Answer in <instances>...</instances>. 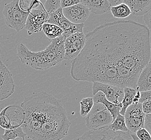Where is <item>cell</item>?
<instances>
[{
    "label": "cell",
    "mask_w": 151,
    "mask_h": 140,
    "mask_svg": "<svg viewBox=\"0 0 151 140\" xmlns=\"http://www.w3.org/2000/svg\"><path fill=\"white\" fill-rule=\"evenodd\" d=\"M117 70L140 73L150 61V30L132 20L105 23L86 35Z\"/></svg>",
    "instance_id": "1"
},
{
    "label": "cell",
    "mask_w": 151,
    "mask_h": 140,
    "mask_svg": "<svg viewBox=\"0 0 151 140\" xmlns=\"http://www.w3.org/2000/svg\"><path fill=\"white\" fill-rule=\"evenodd\" d=\"M70 73L78 82H100L119 87L117 69L86 43L79 56L71 61Z\"/></svg>",
    "instance_id": "2"
},
{
    "label": "cell",
    "mask_w": 151,
    "mask_h": 140,
    "mask_svg": "<svg viewBox=\"0 0 151 140\" xmlns=\"http://www.w3.org/2000/svg\"><path fill=\"white\" fill-rule=\"evenodd\" d=\"M62 105L60 100L44 91L26 97L21 105L24 113L21 127L24 133L35 140L42 125Z\"/></svg>",
    "instance_id": "3"
},
{
    "label": "cell",
    "mask_w": 151,
    "mask_h": 140,
    "mask_svg": "<svg viewBox=\"0 0 151 140\" xmlns=\"http://www.w3.org/2000/svg\"><path fill=\"white\" fill-rule=\"evenodd\" d=\"M62 35L50 40V45L42 51L32 52L22 43L16 47L18 57L23 64L37 70H46L64 60V42Z\"/></svg>",
    "instance_id": "4"
},
{
    "label": "cell",
    "mask_w": 151,
    "mask_h": 140,
    "mask_svg": "<svg viewBox=\"0 0 151 140\" xmlns=\"http://www.w3.org/2000/svg\"><path fill=\"white\" fill-rule=\"evenodd\" d=\"M19 0H14L4 5L3 15L6 24L8 27L19 32L25 27L29 12H25L20 9Z\"/></svg>",
    "instance_id": "5"
},
{
    "label": "cell",
    "mask_w": 151,
    "mask_h": 140,
    "mask_svg": "<svg viewBox=\"0 0 151 140\" xmlns=\"http://www.w3.org/2000/svg\"><path fill=\"white\" fill-rule=\"evenodd\" d=\"M86 125L90 130H99L109 127L113 122L111 115L105 106L100 103L94 104L85 118Z\"/></svg>",
    "instance_id": "6"
},
{
    "label": "cell",
    "mask_w": 151,
    "mask_h": 140,
    "mask_svg": "<svg viewBox=\"0 0 151 140\" xmlns=\"http://www.w3.org/2000/svg\"><path fill=\"white\" fill-rule=\"evenodd\" d=\"M24 121V113L20 106L10 105L0 112V127L4 129L21 127Z\"/></svg>",
    "instance_id": "7"
},
{
    "label": "cell",
    "mask_w": 151,
    "mask_h": 140,
    "mask_svg": "<svg viewBox=\"0 0 151 140\" xmlns=\"http://www.w3.org/2000/svg\"><path fill=\"white\" fill-rule=\"evenodd\" d=\"M47 23L55 25L64 31L62 35H63L66 39L73 34L78 32L83 33V29L85 25L84 24L76 25L70 22L65 17L62 8H60L55 12L50 14Z\"/></svg>",
    "instance_id": "8"
},
{
    "label": "cell",
    "mask_w": 151,
    "mask_h": 140,
    "mask_svg": "<svg viewBox=\"0 0 151 140\" xmlns=\"http://www.w3.org/2000/svg\"><path fill=\"white\" fill-rule=\"evenodd\" d=\"M125 120L126 125L130 132H136L144 128L145 114L142 110V104H133L130 105L125 112Z\"/></svg>",
    "instance_id": "9"
},
{
    "label": "cell",
    "mask_w": 151,
    "mask_h": 140,
    "mask_svg": "<svg viewBox=\"0 0 151 140\" xmlns=\"http://www.w3.org/2000/svg\"><path fill=\"white\" fill-rule=\"evenodd\" d=\"M48 14L40 1V6L36 9H32L27 17L25 29L29 35L39 32L42 30L43 25L47 23Z\"/></svg>",
    "instance_id": "10"
},
{
    "label": "cell",
    "mask_w": 151,
    "mask_h": 140,
    "mask_svg": "<svg viewBox=\"0 0 151 140\" xmlns=\"http://www.w3.org/2000/svg\"><path fill=\"white\" fill-rule=\"evenodd\" d=\"M86 43V35L83 33L78 32L67 38L64 42V59L70 61L76 59Z\"/></svg>",
    "instance_id": "11"
},
{
    "label": "cell",
    "mask_w": 151,
    "mask_h": 140,
    "mask_svg": "<svg viewBox=\"0 0 151 140\" xmlns=\"http://www.w3.org/2000/svg\"><path fill=\"white\" fill-rule=\"evenodd\" d=\"M92 91L93 95H95L99 92H102L108 100L116 105H121V101L124 97L123 88L109 84L93 82Z\"/></svg>",
    "instance_id": "12"
},
{
    "label": "cell",
    "mask_w": 151,
    "mask_h": 140,
    "mask_svg": "<svg viewBox=\"0 0 151 140\" xmlns=\"http://www.w3.org/2000/svg\"><path fill=\"white\" fill-rule=\"evenodd\" d=\"M15 88L12 73L0 60V101L10 97L14 93Z\"/></svg>",
    "instance_id": "13"
},
{
    "label": "cell",
    "mask_w": 151,
    "mask_h": 140,
    "mask_svg": "<svg viewBox=\"0 0 151 140\" xmlns=\"http://www.w3.org/2000/svg\"><path fill=\"white\" fill-rule=\"evenodd\" d=\"M62 9L65 17L76 25L84 24L91 14L89 10L81 3Z\"/></svg>",
    "instance_id": "14"
},
{
    "label": "cell",
    "mask_w": 151,
    "mask_h": 140,
    "mask_svg": "<svg viewBox=\"0 0 151 140\" xmlns=\"http://www.w3.org/2000/svg\"><path fill=\"white\" fill-rule=\"evenodd\" d=\"M95 140H133L129 132L112 131L109 127L90 130Z\"/></svg>",
    "instance_id": "15"
},
{
    "label": "cell",
    "mask_w": 151,
    "mask_h": 140,
    "mask_svg": "<svg viewBox=\"0 0 151 140\" xmlns=\"http://www.w3.org/2000/svg\"><path fill=\"white\" fill-rule=\"evenodd\" d=\"M82 4L95 15H102L108 12L111 8L108 0H80Z\"/></svg>",
    "instance_id": "16"
},
{
    "label": "cell",
    "mask_w": 151,
    "mask_h": 140,
    "mask_svg": "<svg viewBox=\"0 0 151 140\" xmlns=\"http://www.w3.org/2000/svg\"><path fill=\"white\" fill-rule=\"evenodd\" d=\"M123 3L129 7L131 14L134 15H144L151 8V0H123Z\"/></svg>",
    "instance_id": "17"
},
{
    "label": "cell",
    "mask_w": 151,
    "mask_h": 140,
    "mask_svg": "<svg viewBox=\"0 0 151 140\" xmlns=\"http://www.w3.org/2000/svg\"><path fill=\"white\" fill-rule=\"evenodd\" d=\"M93 100L94 104L100 103L103 105L106 108L111 114L113 118V121L116 119L117 116L120 113L122 105H116L113 104L106 99L104 95L101 92H99L97 93L94 95Z\"/></svg>",
    "instance_id": "18"
},
{
    "label": "cell",
    "mask_w": 151,
    "mask_h": 140,
    "mask_svg": "<svg viewBox=\"0 0 151 140\" xmlns=\"http://www.w3.org/2000/svg\"><path fill=\"white\" fill-rule=\"evenodd\" d=\"M137 88L140 92L151 91V61L148 62L140 73Z\"/></svg>",
    "instance_id": "19"
},
{
    "label": "cell",
    "mask_w": 151,
    "mask_h": 140,
    "mask_svg": "<svg viewBox=\"0 0 151 140\" xmlns=\"http://www.w3.org/2000/svg\"><path fill=\"white\" fill-rule=\"evenodd\" d=\"M137 89H133L131 88H124V97L121 101L122 108L119 114L122 115L124 116L127 108L133 104V98L134 97Z\"/></svg>",
    "instance_id": "20"
},
{
    "label": "cell",
    "mask_w": 151,
    "mask_h": 140,
    "mask_svg": "<svg viewBox=\"0 0 151 140\" xmlns=\"http://www.w3.org/2000/svg\"><path fill=\"white\" fill-rule=\"evenodd\" d=\"M42 30L50 41L61 36L64 31L57 25L46 23L42 25Z\"/></svg>",
    "instance_id": "21"
},
{
    "label": "cell",
    "mask_w": 151,
    "mask_h": 140,
    "mask_svg": "<svg viewBox=\"0 0 151 140\" xmlns=\"http://www.w3.org/2000/svg\"><path fill=\"white\" fill-rule=\"evenodd\" d=\"M27 135L24 133L21 127L14 129H5L4 133L1 135V137L3 140H14L20 138L25 139Z\"/></svg>",
    "instance_id": "22"
},
{
    "label": "cell",
    "mask_w": 151,
    "mask_h": 140,
    "mask_svg": "<svg viewBox=\"0 0 151 140\" xmlns=\"http://www.w3.org/2000/svg\"><path fill=\"white\" fill-rule=\"evenodd\" d=\"M110 10L115 18H127L131 14L129 7L124 3H122L117 6H112Z\"/></svg>",
    "instance_id": "23"
},
{
    "label": "cell",
    "mask_w": 151,
    "mask_h": 140,
    "mask_svg": "<svg viewBox=\"0 0 151 140\" xmlns=\"http://www.w3.org/2000/svg\"><path fill=\"white\" fill-rule=\"evenodd\" d=\"M109 129L112 131H123V132H129L127 126L126 125L125 117L119 114L116 119L114 120L110 125H109Z\"/></svg>",
    "instance_id": "24"
},
{
    "label": "cell",
    "mask_w": 151,
    "mask_h": 140,
    "mask_svg": "<svg viewBox=\"0 0 151 140\" xmlns=\"http://www.w3.org/2000/svg\"><path fill=\"white\" fill-rule=\"evenodd\" d=\"M80 113L82 117H86L90 112L94 106V100L93 97H85L82 99L80 102Z\"/></svg>",
    "instance_id": "25"
},
{
    "label": "cell",
    "mask_w": 151,
    "mask_h": 140,
    "mask_svg": "<svg viewBox=\"0 0 151 140\" xmlns=\"http://www.w3.org/2000/svg\"><path fill=\"white\" fill-rule=\"evenodd\" d=\"M60 2L61 0H47L44 6L48 15H50L61 8Z\"/></svg>",
    "instance_id": "26"
},
{
    "label": "cell",
    "mask_w": 151,
    "mask_h": 140,
    "mask_svg": "<svg viewBox=\"0 0 151 140\" xmlns=\"http://www.w3.org/2000/svg\"><path fill=\"white\" fill-rule=\"evenodd\" d=\"M135 134L140 140H151L150 134L144 128L138 130Z\"/></svg>",
    "instance_id": "27"
},
{
    "label": "cell",
    "mask_w": 151,
    "mask_h": 140,
    "mask_svg": "<svg viewBox=\"0 0 151 140\" xmlns=\"http://www.w3.org/2000/svg\"><path fill=\"white\" fill-rule=\"evenodd\" d=\"M81 2L80 0H61V8L62 9L68 8Z\"/></svg>",
    "instance_id": "28"
},
{
    "label": "cell",
    "mask_w": 151,
    "mask_h": 140,
    "mask_svg": "<svg viewBox=\"0 0 151 140\" xmlns=\"http://www.w3.org/2000/svg\"><path fill=\"white\" fill-rule=\"evenodd\" d=\"M142 110L145 114H151V100H146L142 104Z\"/></svg>",
    "instance_id": "29"
},
{
    "label": "cell",
    "mask_w": 151,
    "mask_h": 140,
    "mask_svg": "<svg viewBox=\"0 0 151 140\" xmlns=\"http://www.w3.org/2000/svg\"><path fill=\"white\" fill-rule=\"evenodd\" d=\"M146 100H151V91L140 92V98L139 103L142 104L144 101Z\"/></svg>",
    "instance_id": "30"
},
{
    "label": "cell",
    "mask_w": 151,
    "mask_h": 140,
    "mask_svg": "<svg viewBox=\"0 0 151 140\" xmlns=\"http://www.w3.org/2000/svg\"><path fill=\"white\" fill-rule=\"evenodd\" d=\"M144 128L147 130L151 137V114H145Z\"/></svg>",
    "instance_id": "31"
},
{
    "label": "cell",
    "mask_w": 151,
    "mask_h": 140,
    "mask_svg": "<svg viewBox=\"0 0 151 140\" xmlns=\"http://www.w3.org/2000/svg\"><path fill=\"white\" fill-rule=\"evenodd\" d=\"M144 20L145 21L146 26L151 30V8L148 12L144 15Z\"/></svg>",
    "instance_id": "32"
},
{
    "label": "cell",
    "mask_w": 151,
    "mask_h": 140,
    "mask_svg": "<svg viewBox=\"0 0 151 140\" xmlns=\"http://www.w3.org/2000/svg\"><path fill=\"white\" fill-rule=\"evenodd\" d=\"M76 140H95L91 133L90 130L86 132L83 134L81 137L77 138Z\"/></svg>",
    "instance_id": "33"
},
{
    "label": "cell",
    "mask_w": 151,
    "mask_h": 140,
    "mask_svg": "<svg viewBox=\"0 0 151 140\" xmlns=\"http://www.w3.org/2000/svg\"><path fill=\"white\" fill-rule=\"evenodd\" d=\"M111 6H115L123 3V0H108Z\"/></svg>",
    "instance_id": "34"
},
{
    "label": "cell",
    "mask_w": 151,
    "mask_h": 140,
    "mask_svg": "<svg viewBox=\"0 0 151 140\" xmlns=\"http://www.w3.org/2000/svg\"><path fill=\"white\" fill-rule=\"evenodd\" d=\"M137 91L134 97L133 98V104H138L139 103V101L140 98V92L138 90V88H137Z\"/></svg>",
    "instance_id": "35"
},
{
    "label": "cell",
    "mask_w": 151,
    "mask_h": 140,
    "mask_svg": "<svg viewBox=\"0 0 151 140\" xmlns=\"http://www.w3.org/2000/svg\"><path fill=\"white\" fill-rule=\"evenodd\" d=\"M130 135H131V136L132 138L133 139V140H140L138 138V137L136 136V134H133V133H131V134H130Z\"/></svg>",
    "instance_id": "36"
},
{
    "label": "cell",
    "mask_w": 151,
    "mask_h": 140,
    "mask_svg": "<svg viewBox=\"0 0 151 140\" xmlns=\"http://www.w3.org/2000/svg\"><path fill=\"white\" fill-rule=\"evenodd\" d=\"M25 140V139H20V138H18V139H16L15 140Z\"/></svg>",
    "instance_id": "37"
}]
</instances>
